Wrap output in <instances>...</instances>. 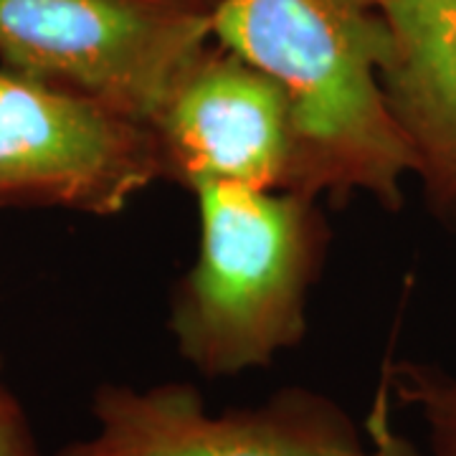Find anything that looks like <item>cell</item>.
<instances>
[{"label":"cell","instance_id":"1","mask_svg":"<svg viewBox=\"0 0 456 456\" xmlns=\"http://www.w3.org/2000/svg\"><path fill=\"white\" fill-rule=\"evenodd\" d=\"M211 31L289 102L292 193L401 206L413 155L383 86L391 36L375 0H216Z\"/></svg>","mask_w":456,"mask_h":456},{"label":"cell","instance_id":"2","mask_svg":"<svg viewBox=\"0 0 456 456\" xmlns=\"http://www.w3.org/2000/svg\"><path fill=\"white\" fill-rule=\"evenodd\" d=\"M196 264L180 281L170 330L206 378L264 368L307 332V297L325 228L312 198L198 183Z\"/></svg>","mask_w":456,"mask_h":456},{"label":"cell","instance_id":"3","mask_svg":"<svg viewBox=\"0 0 456 456\" xmlns=\"http://www.w3.org/2000/svg\"><path fill=\"white\" fill-rule=\"evenodd\" d=\"M211 38V11L183 0H0L11 71L147 127Z\"/></svg>","mask_w":456,"mask_h":456},{"label":"cell","instance_id":"4","mask_svg":"<svg viewBox=\"0 0 456 456\" xmlns=\"http://www.w3.org/2000/svg\"><path fill=\"white\" fill-rule=\"evenodd\" d=\"M94 431L59 456H411V439L378 398L362 436L322 393L284 388L259 406L211 411L188 383H107L92 401Z\"/></svg>","mask_w":456,"mask_h":456},{"label":"cell","instance_id":"5","mask_svg":"<svg viewBox=\"0 0 456 456\" xmlns=\"http://www.w3.org/2000/svg\"><path fill=\"white\" fill-rule=\"evenodd\" d=\"M165 158L152 127L18 71H0V203L125 211Z\"/></svg>","mask_w":456,"mask_h":456},{"label":"cell","instance_id":"6","mask_svg":"<svg viewBox=\"0 0 456 456\" xmlns=\"http://www.w3.org/2000/svg\"><path fill=\"white\" fill-rule=\"evenodd\" d=\"M167 175L289 191L294 137L277 84L231 51H206L155 122Z\"/></svg>","mask_w":456,"mask_h":456},{"label":"cell","instance_id":"7","mask_svg":"<svg viewBox=\"0 0 456 456\" xmlns=\"http://www.w3.org/2000/svg\"><path fill=\"white\" fill-rule=\"evenodd\" d=\"M391 36L383 86L431 211L456 224V0H375Z\"/></svg>","mask_w":456,"mask_h":456},{"label":"cell","instance_id":"8","mask_svg":"<svg viewBox=\"0 0 456 456\" xmlns=\"http://www.w3.org/2000/svg\"><path fill=\"white\" fill-rule=\"evenodd\" d=\"M386 388L421 426L411 456H456V375L436 362L395 360L386 365Z\"/></svg>","mask_w":456,"mask_h":456},{"label":"cell","instance_id":"9","mask_svg":"<svg viewBox=\"0 0 456 456\" xmlns=\"http://www.w3.org/2000/svg\"><path fill=\"white\" fill-rule=\"evenodd\" d=\"M0 456H38L8 403L0 408Z\"/></svg>","mask_w":456,"mask_h":456},{"label":"cell","instance_id":"10","mask_svg":"<svg viewBox=\"0 0 456 456\" xmlns=\"http://www.w3.org/2000/svg\"><path fill=\"white\" fill-rule=\"evenodd\" d=\"M183 3H193V5H200V8H208V11H211L216 0H183Z\"/></svg>","mask_w":456,"mask_h":456},{"label":"cell","instance_id":"11","mask_svg":"<svg viewBox=\"0 0 456 456\" xmlns=\"http://www.w3.org/2000/svg\"><path fill=\"white\" fill-rule=\"evenodd\" d=\"M3 406H5V401H0V408H3Z\"/></svg>","mask_w":456,"mask_h":456}]
</instances>
